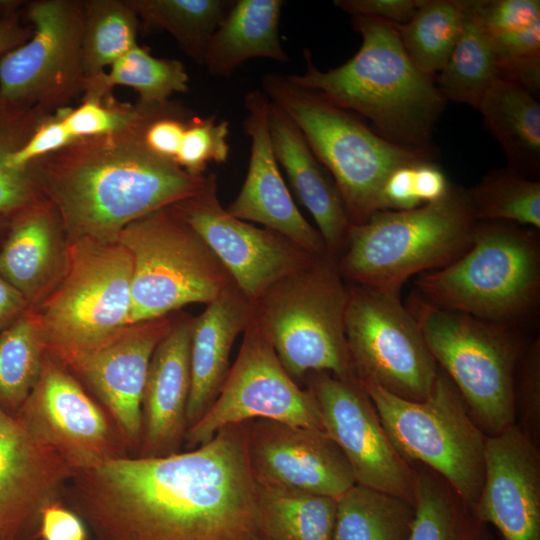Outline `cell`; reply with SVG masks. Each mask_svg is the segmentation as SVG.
Segmentation results:
<instances>
[{
  "instance_id": "cell-1",
  "label": "cell",
  "mask_w": 540,
  "mask_h": 540,
  "mask_svg": "<svg viewBox=\"0 0 540 540\" xmlns=\"http://www.w3.org/2000/svg\"><path fill=\"white\" fill-rule=\"evenodd\" d=\"M63 501L90 540H257L246 423L163 457L127 456L74 472Z\"/></svg>"
},
{
  "instance_id": "cell-2",
  "label": "cell",
  "mask_w": 540,
  "mask_h": 540,
  "mask_svg": "<svg viewBox=\"0 0 540 540\" xmlns=\"http://www.w3.org/2000/svg\"><path fill=\"white\" fill-rule=\"evenodd\" d=\"M155 105L142 104L140 117L122 130L78 139L37 160L43 196L68 241L117 242L134 220L205 186L207 175H192L144 144Z\"/></svg>"
},
{
  "instance_id": "cell-3",
  "label": "cell",
  "mask_w": 540,
  "mask_h": 540,
  "mask_svg": "<svg viewBox=\"0 0 540 540\" xmlns=\"http://www.w3.org/2000/svg\"><path fill=\"white\" fill-rule=\"evenodd\" d=\"M351 24L362 36L353 57L322 71L305 50V72L286 77L367 118L380 136L394 144L432 149V132L447 102L435 76L413 63L395 25L364 17H352Z\"/></svg>"
},
{
  "instance_id": "cell-4",
  "label": "cell",
  "mask_w": 540,
  "mask_h": 540,
  "mask_svg": "<svg viewBox=\"0 0 540 540\" xmlns=\"http://www.w3.org/2000/svg\"><path fill=\"white\" fill-rule=\"evenodd\" d=\"M538 231L478 221L471 247L451 264L419 274L413 293L442 310L520 327L540 301Z\"/></svg>"
},
{
  "instance_id": "cell-5",
  "label": "cell",
  "mask_w": 540,
  "mask_h": 540,
  "mask_svg": "<svg viewBox=\"0 0 540 540\" xmlns=\"http://www.w3.org/2000/svg\"><path fill=\"white\" fill-rule=\"evenodd\" d=\"M478 220L467 189L452 184L439 201L411 210H380L351 224L338 258L344 279L401 292L412 276L441 269L472 245Z\"/></svg>"
},
{
  "instance_id": "cell-6",
  "label": "cell",
  "mask_w": 540,
  "mask_h": 540,
  "mask_svg": "<svg viewBox=\"0 0 540 540\" xmlns=\"http://www.w3.org/2000/svg\"><path fill=\"white\" fill-rule=\"evenodd\" d=\"M262 89L297 125L333 178L351 224H362L382 210V188L395 169L434 158L433 149H411L386 140L356 114L286 75H263Z\"/></svg>"
},
{
  "instance_id": "cell-7",
  "label": "cell",
  "mask_w": 540,
  "mask_h": 540,
  "mask_svg": "<svg viewBox=\"0 0 540 540\" xmlns=\"http://www.w3.org/2000/svg\"><path fill=\"white\" fill-rule=\"evenodd\" d=\"M348 286L330 254L274 284L254 304V316L294 379L327 372L359 382L345 336Z\"/></svg>"
},
{
  "instance_id": "cell-8",
  "label": "cell",
  "mask_w": 540,
  "mask_h": 540,
  "mask_svg": "<svg viewBox=\"0 0 540 540\" xmlns=\"http://www.w3.org/2000/svg\"><path fill=\"white\" fill-rule=\"evenodd\" d=\"M406 307L480 429L489 436L514 424L515 372L526 349L519 327L442 310L414 293Z\"/></svg>"
},
{
  "instance_id": "cell-9",
  "label": "cell",
  "mask_w": 540,
  "mask_h": 540,
  "mask_svg": "<svg viewBox=\"0 0 540 540\" xmlns=\"http://www.w3.org/2000/svg\"><path fill=\"white\" fill-rule=\"evenodd\" d=\"M59 282L34 309L56 360L93 349L129 326L132 261L118 241H68Z\"/></svg>"
},
{
  "instance_id": "cell-10",
  "label": "cell",
  "mask_w": 540,
  "mask_h": 540,
  "mask_svg": "<svg viewBox=\"0 0 540 540\" xmlns=\"http://www.w3.org/2000/svg\"><path fill=\"white\" fill-rule=\"evenodd\" d=\"M117 241L132 261L129 325L167 317L187 304H208L234 283L175 205L134 220Z\"/></svg>"
},
{
  "instance_id": "cell-11",
  "label": "cell",
  "mask_w": 540,
  "mask_h": 540,
  "mask_svg": "<svg viewBox=\"0 0 540 540\" xmlns=\"http://www.w3.org/2000/svg\"><path fill=\"white\" fill-rule=\"evenodd\" d=\"M399 456L427 466L475 508L484 481L486 434L471 417L455 385L439 367L429 396L411 401L360 383Z\"/></svg>"
},
{
  "instance_id": "cell-12",
  "label": "cell",
  "mask_w": 540,
  "mask_h": 540,
  "mask_svg": "<svg viewBox=\"0 0 540 540\" xmlns=\"http://www.w3.org/2000/svg\"><path fill=\"white\" fill-rule=\"evenodd\" d=\"M345 336L360 383L411 401L429 396L439 366L400 292L348 286Z\"/></svg>"
},
{
  "instance_id": "cell-13",
  "label": "cell",
  "mask_w": 540,
  "mask_h": 540,
  "mask_svg": "<svg viewBox=\"0 0 540 540\" xmlns=\"http://www.w3.org/2000/svg\"><path fill=\"white\" fill-rule=\"evenodd\" d=\"M20 12L33 34L0 58V95L48 113L68 107L85 89L82 0L28 1Z\"/></svg>"
},
{
  "instance_id": "cell-14",
  "label": "cell",
  "mask_w": 540,
  "mask_h": 540,
  "mask_svg": "<svg viewBox=\"0 0 540 540\" xmlns=\"http://www.w3.org/2000/svg\"><path fill=\"white\" fill-rule=\"evenodd\" d=\"M243 334L217 398L185 433L189 450L206 444L225 426L253 419L323 430L314 395L287 373L255 316Z\"/></svg>"
},
{
  "instance_id": "cell-15",
  "label": "cell",
  "mask_w": 540,
  "mask_h": 540,
  "mask_svg": "<svg viewBox=\"0 0 540 540\" xmlns=\"http://www.w3.org/2000/svg\"><path fill=\"white\" fill-rule=\"evenodd\" d=\"M73 472L130 456L117 426L73 374L47 352L34 389L14 416Z\"/></svg>"
},
{
  "instance_id": "cell-16",
  "label": "cell",
  "mask_w": 540,
  "mask_h": 540,
  "mask_svg": "<svg viewBox=\"0 0 540 540\" xmlns=\"http://www.w3.org/2000/svg\"><path fill=\"white\" fill-rule=\"evenodd\" d=\"M216 188V175L209 173L202 190L174 205L238 289L255 304L274 284L303 268L315 255L277 232L231 215L219 203Z\"/></svg>"
},
{
  "instance_id": "cell-17",
  "label": "cell",
  "mask_w": 540,
  "mask_h": 540,
  "mask_svg": "<svg viewBox=\"0 0 540 540\" xmlns=\"http://www.w3.org/2000/svg\"><path fill=\"white\" fill-rule=\"evenodd\" d=\"M308 389L316 400L323 431L347 458L356 484L414 504L415 471L394 449L360 382L318 372Z\"/></svg>"
},
{
  "instance_id": "cell-18",
  "label": "cell",
  "mask_w": 540,
  "mask_h": 540,
  "mask_svg": "<svg viewBox=\"0 0 540 540\" xmlns=\"http://www.w3.org/2000/svg\"><path fill=\"white\" fill-rule=\"evenodd\" d=\"M245 423L249 465L258 486L338 499L356 484L347 458L323 430L267 419Z\"/></svg>"
},
{
  "instance_id": "cell-19",
  "label": "cell",
  "mask_w": 540,
  "mask_h": 540,
  "mask_svg": "<svg viewBox=\"0 0 540 540\" xmlns=\"http://www.w3.org/2000/svg\"><path fill=\"white\" fill-rule=\"evenodd\" d=\"M173 324L168 317L132 324L93 349L57 360L96 395L135 456L142 441V397L150 360Z\"/></svg>"
},
{
  "instance_id": "cell-20",
  "label": "cell",
  "mask_w": 540,
  "mask_h": 540,
  "mask_svg": "<svg viewBox=\"0 0 540 540\" xmlns=\"http://www.w3.org/2000/svg\"><path fill=\"white\" fill-rule=\"evenodd\" d=\"M73 470L0 408V540H36L41 510L62 501Z\"/></svg>"
},
{
  "instance_id": "cell-21",
  "label": "cell",
  "mask_w": 540,
  "mask_h": 540,
  "mask_svg": "<svg viewBox=\"0 0 540 540\" xmlns=\"http://www.w3.org/2000/svg\"><path fill=\"white\" fill-rule=\"evenodd\" d=\"M474 511L502 540H540L538 445L516 423L486 436L484 481Z\"/></svg>"
},
{
  "instance_id": "cell-22",
  "label": "cell",
  "mask_w": 540,
  "mask_h": 540,
  "mask_svg": "<svg viewBox=\"0 0 540 540\" xmlns=\"http://www.w3.org/2000/svg\"><path fill=\"white\" fill-rule=\"evenodd\" d=\"M244 106L243 127L250 138L248 170L240 192L226 210L240 220L262 224L312 255L327 254L321 234L303 217L280 173L269 133V99L263 91L252 90L246 94Z\"/></svg>"
},
{
  "instance_id": "cell-23",
  "label": "cell",
  "mask_w": 540,
  "mask_h": 540,
  "mask_svg": "<svg viewBox=\"0 0 540 540\" xmlns=\"http://www.w3.org/2000/svg\"><path fill=\"white\" fill-rule=\"evenodd\" d=\"M191 319L173 324L150 360L142 397L143 433L137 456L179 453L187 431L191 386Z\"/></svg>"
},
{
  "instance_id": "cell-24",
  "label": "cell",
  "mask_w": 540,
  "mask_h": 540,
  "mask_svg": "<svg viewBox=\"0 0 540 540\" xmlns=\"http://www.w3.org/2000/svg\"><path fill=\"white\" fill-rule=\"evenodd\" d=\"M268 126L278 164L313 216L327 252L338 260L346 247L351 222L333 178L297 125L270 100Z\"/></svg>"
},
{
  "instance_id": "cell-25",
  "label": "cell",
  "mask_w": 540,
  "mask_h": 540,
  "mask_svg": "<svg viewBox=\"0 0 540 540\" xmlns=\"http://www.w3.org/2000/svg\"><path fill=\"white\" fill-rule=\"evenodd\" d=\"M254 311V304L232 283L191 319L187 429L217 398L230 370L233 344L251 322Z\"/></svg>"
},
{
  "instance_id": "cell-26",
  "label": "cell",
  "mask_w": 540,
  "mask_h": 540,
  "mask_svg": "<svg viewBox=\"0 0 540 540\" xmlns=\"http://www.w3.org/2000/svg\"><path fill=\"white\" fill-rule=\"evenodd\" d=\"M60 220L46 200L12 218L0 248V275L35 308L66 266Z\"/></svg>"
},
{
  "instance_id": "cell-27",
  "label": "cell",
  "mask_w": 540,
  "mask_h": 540,
  "mask_svg": "<svg viewBox=\"0 0 540 540\" xmlns=\"http://www.w3.org/2000/svg\"><path fill=\"white\" fill-rule=\"evenodd\" d=\"M282 0L234 1L206 48L203 65L214 76L229 77L252 58L286 63L279 36Z\"/></svg>"
},
{
  "instance_id": "cell-28",
  "label": "cell",
  "mask_w": 540,
  "mask_h": 540,
  "mask_svg": "<svg viewBox=\"0 0 540 540\" xmlns=\"http://www.w3.org/2000/svg\"><path fill=\"white\" fill-rule=\"evenodd\" d=\"M498 77L540 91V1L476 0Z\"/></svg>"
},
{
  "instance_id": "cell-29",
  "label": "cell",
  "mask_w": 540,
  "mask_h": 540,
  "mask_svg": "<svg viewBox=\"0 0 540 540\" xmlns=\"http://www.w3.org/2000/svg\"><path fill=\"white\" fill-rule=\"evenodd\" d=\"M476 109L503 149L507 167L539 180L540 104L536 96L514 81L497 77Z\"/></svg>"
},
{
  "instance_id": "cell-30",
  "label": "cell",
  "mask_w": 540,
  "mask_h": 540,
  "mask_svg": "<svg viewBox=\"0 0 540 540\" xmlns=\"http://www.w3.org/2000/svg\"><path fill=\"white\" fill-rule=\"evenodd\" d=\"M415 471V516L410 540H494L489 524L438 473L422 464Z\"/></svg>"
},
{
  "instance_id": "cell-31",
  "label": "cell",
  "mask_w": 540,
  "mask_h": 540,
  "mask_svg": "<svg viewBox=\"0 0 540 540\" xmlns=\"http://www.w3.org/2000/svg\"><path fill=\"white\" fill-rule=\"evenodd\" d=\"M48 114L0 95V215L13 218L45 199L37 160L27 167H16L12 158Z\"/></svg>"
},
{
  "instance_id": "cell-32",
  "label": "cell",
  "mask_w": 540,
  "mask_h": 540,
  "mask_svg": "<svg viewBox=\"0 0 540 540\" xmlns=\"http://www.w3.org/2000/svg\"><path fill=\"white\" fill-rule=\"evenodd\" d=\"M257 522L267 540H332L337 499L256 484Z\"/></svg>"
},
{
  "instance_id": "cell-33",
  "label": "cell",
  "mask_w": 540,
  "mask_h": 540,
  "mask_svg": "<svg viewBox=\"0 0 540 540\" xmlns=\"http://www.w3.org/2000/svg\"><path fill=\"white\" fill-rule=\"evenodd\" d=\"M414 504L355 484L337 499L332 540H410Z\"/></svg>"
},
{
  "instance_id": "cell-34",
  "label": "cell",
  "mask_w": 540,
  "mask_h": 540,
  "mask_svg": "<svg viewBox=\"0 0 540 540\" xmlns=\"http://www.w3.org/2000/svg\"><path fill=\"white\" fill-rule=\"evenodd\" d=\"M464 2L462 33L435 81L446 101L477 108L485 91L498 77V69L476 0Z\"/></svg>"
},
{
  "instance_id": "cell-35",
  "label": "cell",
  "mask_w": 540,
  "mask_h": 540,
  "mask_svg": "<svg viewBox=\"0 0 540 540\" xmlns=\"http://www.w3.org/2000/svg\"><path fill=\"white\" fill-rule=\"evenodd\" d=\"M104 72L85 80L84 96L112 95L116 85L133 88L142 104H161L173 93L189 91V77L184 64L177 59L157 58L139 45Z\"/></svg>"
},
{
  "instance_id": "cell-36",
  "label": "cell",
  "mask_w": 540,
  "mask_h": 540,
  "mask_svg": "<svg viewBox=\"0 0 540 540\" xmlns=\"http://www.w3.org/2000/svg\"><path fill=\"white\" fill-rule=\"evenodd\" d=\"M139 21L168 32L179 47L203 65L208 43L234 1L127 0Z\"/></svg>"
},
{
  "instance_id": "cell-37",
  "label": "cell",
  "mask_w": 540,
  "mask_h": 540,
  "mask_svg": "<svg viewBox=\"0 0 540 540\" xmlns=\"http://www.w3.org/2000/svg\"><path fill=\"white\" fill-rule=\"evenodd\" d=\"M46 348L29 307L0 333V408L15 416L41 374Z\"/></svg>"
},
{
  "instance_id": "cell-38",
  "label": "cell",
  "mask_w": 540,
  "mask_h": 540,
  "mask_svg": "<svg viewBox=\"0 0 540 540\" xmlns=\"http://www.w3.org/2000/svg\"><path fill=\"white\" fill-rule=\"evenodd\" d=\"M464 22V0H423L406 24L395 26L413 63L436 76L448 61Z\"/></svg>"
},
{
  "instance_id": "cell-39",
  "label": "cell",
  "mask_w": 540,
  "mask_h": 540,
  "mask_svg": "<svg viewBox=\"0 0 540 540\" xmlns=\"http://www.w3.org/2000/svg\"><path fill=\"white\" fill-rule=\"evenodd\" d=\"M82 63L85 78L105 72V67L137 46L140 21L127 0H82Z\"/></svg>"
},
{
  "instance_id": "cell-40",
  "label": "cell",
  "mask_w": 540,
  "mask_h": 540,
  "mask_svg": "<svg viewBox=\"0 0 540 540\" xmlns=\"http://www.w3.org/2000/svg\"><path fill=\"white\" fill-rule=\"evenodd\" d=\"M478 221H506L540 229V181L506 167L467 189Z\"/></svg>"
},
{
  "instance_id": "cell-41",
  "label": "cell",
  "mask_w": 540,
  "mask_h": 540,
  "mask_svg": "<svg viewBox=\"0 0 540 540\" xmlns=\"http://www.w3.org/2000/svg\"><path fill=\"white\" fill-rule=\"evenodd\" d=\"M141 103L131 105L106 97L83 96L75 109L68 107L62 122L76 139L107 135L133 124L141 115Z\"/></svg>"
},
{
  "instance_id": "cell-42",
  "label": "cell",
  "mask_w": 540,
  "mask_h": 540,
  "mask_svg": "<svg viewBox=\"0 0 540 540\" xmlns=\"http://www.w3.org/2000/svg\"><path fill=\"white\" fill-rule=\"evenodd\" d=\"M229 123L212 114L194 116L188 124L175 163L186 172L200 176L210 162L223 163L230 152Z\"/></svg>"
},
{
  "instance_id": "cell-43",
  "label": "cell",
  "mask_w": 540,
  "mask_h": 540,
  "mask_svg": "<svg viewBox=\"0 0 540 540\" xmlns=\"http://www.w3.org/2000/svg\"><path fill=\"white\" fill-rule=\"evenodd\" d=\"M515 411L519 409L523 431L537 445L540 430V339L526 347L515 372Z\"/></svg>"
},
{
  "instance_id": "cell-44",
  "label": "cell",
  "mask_w": 540,
  "mask_h": 540,
  "mask_svg": "<svg viewBox=\"0 0 540 540\" xmlns=\"http://www.w3.org/2000/svg\"><path fill=\"white\" fill-rule=\"evenodd\" d=\"M68 107L48 114L38 128L12 158L16 167H27L34 161L56 152L78 140L68 133L62 119Z\"/></svg>"
},
{
  "instance_id": "cell-45",
  "label": "cell",
  "mask_w": 540,
  "mask_h": 540,
  "mask_svg": "<svg viewBox=\"0 0 540 540\" xmlns=\"http://www.w3.org/2000/svg\"><path fill=\"white\" fill-rule=\"evenodd\" d=\"M90 540L84 521L64 501L45 506L40 513L36 540Z\"/></svg>"
},
{
  "instance_id": "cell-46",
  "label": "cell",
  "mask_w": 540,
  "mask_h": 540,
  "mask_svg": "<svg viewBox=\"0 0 540 540\" xmlns=\"http://www.w3.org/2000/svg\"><path fill=\"white\" fill-rule=\"evenodd\" d=\"M423 0H335L352 17L371 18L396 26L406 24Z\"/></svg>"
},
{
  "instance_id": "cell-47",
  "label": "cell",
  "mask_w": 540,
  "mask_h": 540,
  "mask_svg": "<svg viewBox=\"0 0 540 540\" xmlns=\"http://www.w3.org/2000/svg\"><path fill=\"white\" fill-rule=\"evenodd\" d=\"M414 164L401 166L388 176L381 192L382 210L402 211L422 206L414 186Z\"/></svg>"
},
{
  "instance_id": "cell-48",
  "label": "cell",
  "mask_w": 540,
  "mask_h": 540,
  "mask_svg": "<svg viewBox=\"0 0 540 540\" xmlns=\"http://www.w3.org/2000/svg\"><path fill=\"white\" fill-rule=\"evenodd\" d=\"M22 1H0V58L25 44L33 34L21 17Z\"/></svg>"
},
{
  "instance_id": "cell-49",
  "label": "cell",
  "mask_w": 540,
  "mask_h": 540,
  "mask_svg": "<svg viewBox=\"0 0 540 540\" xmlns=\"http://www.w3.org/2000/svg\"><path fill=\"white\" fill-rule=\"evenodd\" d=\"M413 179L417 197L422 205L444 198L451 183L438 164L433 160H424L414 164Z\"/></svg>"
},
{
  "instance_id": "cell-50",
  "label": "cell",
  "mask_w": 540,
  "mask_h": 540,
  "mask_svg": "<svg viewBox=\"0 0 540 540\" xmlns=\"http://www.w3.org/2000/svg\"><path fill=\"white\" fill-rule=\"evenodd\" d=\"M28 308L22 294L0 275V333Z\"/></svg>"
},
{
  "instance_id": "cell-51",
  "label": "cell",
  "mask_w": 540,
  "mask_h": 540,
  "mask_svg": "<svg viewBox=\"0 0 540 540\" xmlns=\"http://www.w3.org/2000/svg\"><path fill=\"white\" fill-rule=\"evenodd\" d=\"M11 220H12V218H10V217L0 215V238L5 237L8 229H9Z\"/></svg>"
},
{
  "instance_id": "cell-52",
  "label": "cell",
  "mask_w": 540,
  "mask_h": 540,
  "mask_svg": "<svg viewBox=\"0 0 540 540\" xmlns=\"http://www.w3.org/2000/svg\"><path fill=\"white\" fill-rule=\"evenodd\" d=\"M257 540H267L264 536L260 535Z\"/></svg>"
}]
</instances>
